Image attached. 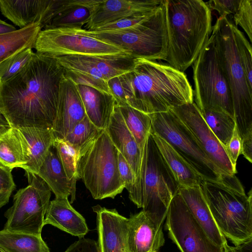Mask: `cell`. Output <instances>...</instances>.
<instances>
[{
	"label": "cell",
	"instance_id": "cell-9",
	"mask_svg": "<svg viewBox=\"0 0 252 252\" xmlns=\"http://www.w3.org/2000/svg\"><path fill=\"white\" fill-rule=\"evenodd\" d=\"M85 31L95 38L127 51L136 58L164 61L167 47L165 0L153 14L133 27L108 31Z\"/></svg>",
	"mask_w": 252,
	"mask_h": 252
},
{
	"label": "cell",
	"instance_id": "cell-47",
	"mask_svg": "<svg viewBox=\"0 0 252 252\" xmlns=\"http://www.w3.org/2000/svg\"><path fill=\"white\" fill-rule=\"evenodd\" d=\"M241 154L250 162H252V132L241 139Z\"/></svg>",
	"mask_w": 252,
	"mask_h": 252
},
{
	"label": "cell",
	"instance_id": "cell-23",
	"mask_svg": "<svg viewBox=\"0 0 252 252\" xmlns=\"http://www.w3.org/2000/svg\"><path fill=\"white\" fill-rule=\"evenodd\" d=\"M51 224L79 238L88 232L84 218L70 205L68 198H55L50 202L44 224Z\"/></svg>",
	"mask_w": 252,
	"mask_h": 252
},
{
	"label": "cell",
	"instance_id": "cell-12",
	"mask_svg": "<svg viewBox=\"0 0 252 252\" xmlns=\"http://www.w3.org/2000/svg\"><path fill=\"white\" fill-rule=\"evenodd\" d=\"M33 48L38 53L55 58L67 55H131L124 49L92 36L82 28L42 30Z\"/></svg>",
	"mask_w": 252,
	"mask_h": 252
},
{
	"label": "cell",
	"instance_id": "cell-27",
	"mask_svg": "<svg viewBox=\"0 0 252 252\" xmlns=\"http://www.w3.org/2000/svg\"><path fill=\"white\" fill-rule=\"evenodd\" d=\"M151 132L162 157L174 175L180 187L200 186L202 178L164 139Z\"/></svg>",
	"mask_w": 252,
	"mask_h": 252
},
{
	"label": "cell",
	"instance_id": "cell-30",
	"mask_svg": "<svg viewBox=\"0 0 252 252\" xmlns=\"http://www.w3.org/2000/svg\"><path fill=\"white\" fill-rule=\"evenodd\" d=\"M0 249L4 252H50L41 235L0 230Z\"/></svg>",
	"mask_w": 252,
	"mask_h": 252
},
{
	"label": "cell",
	"instance_id": "cell-28",
	"mask_svg": "<svg viewBox=\"0 0 252 252\" xmlns=\"http://www.w3.org/2000/svg\"><path fill=\"white\" fill-rule=\"evenodd\" d=\"M26 138L30 150L28 162L21 168L37 174L55 138L51 128L28 127L19 128Z\"/></svg>",
	"mask_w": 252,
	"mask_h": 252
},
{
	"label": "cell",
	"instance_id": "cell-17",
	"mask_svg": "<svg viewBox=\"0 0 252 252\" xmlns=\"http://www.w3.org/2000/svg\"><path fill=\"white\" fill-rule=\"evenodd\" d=\"M96 214L98 246L100 252H128L126 218L114 209L93 206Z\"/></svg>",
	"mask_w": 252,
	"mask_h": 252
},
{
	"label": "cell",
	"instance_id": "cell-11",
	"mask_svg": "<svg viewBox=\"0 0 252 252\" xmlns=\"http://www.w3.org/2000/svg\"><path fill=\"white\" fill-rule=\"evenodd\" d=\"M25 172L29 185L14 195L12 206L4 215L7 221L3 229L41 235L51 190L37 174Z\"/></svg>",
	"mask_w": 252,
	"mask_h": 252
},
{
	"label": "cell",
	"instance_id": "cell-26",
	"mask_svg": "<svg viewBox=\"0 0 252 252\" xmlns=\"http://www.w3.org/2000/svg\"><path fill=\"white\" fill-rule=\"evenodd\" d=\"M76 85L87 116L97 127L106 129L116 104L115 98L111 94L94 88Z\"/></svg>",
	"mask_w": 252,
	"mask_h": 252
},
{
	"label": "cell",
	"instance_id": "cell-34",
	"mask_svg": "<svg viewBox=\"0 0 252 252\" xmlns=\"http://www.w3.org/2000/svg\"><path fill=\"white\" fill-rule=\"evenodd\" d=\"M103 129L94 125L86 116L63 140L71 146L78 155Z\"/></svg>",
	"mask_w": 252,
	"mask_h": 252
},
{
	"label": "cell",
	"instance_id": "cell-43",
	"mask_svg": "<svg viewBox=\"0 0 252 252\" xmlns=\"http://www.w3.org/2000/svg\"><path fill=\"white\" fill-rule=\"evenodd\" d=\"M224 148L233 168L237 170V160L241 151V139L239 135L236 125L230 140Z\"/></svg>",
	"mask_w": 252,
	"mask_h": 252
},
{
	"label": "cell",
	"instance_id": "cell-13",
	"mask_svg": "<svg viewBox=\"0 0 252 252\" xmlns=\"http://www.w3.org/2000/svg\"><path fill=\"white\" fill-rule=\"evenodd\" d=\"M166 218L169 236L181 252H224L196 221L178 192L170 202Z\"/></svg>",
	"mask_w": 252,
	"mask_h": 252
},
{
	"label": "cell",
	"instance_id": "cell-51",
	"mask_svg": "<svg viewBox=\"0 0 252 252\" xmlns=\"http://www.w3.org/2000/svg\"><path fill=\"white\" fill-rule=\"evenodd\" d=\"M0 252H4L0 249Z\"/></svg>",
	"mask_w": 252,
	"mask_h": 252
},
{
	"label": "cell",
	"instance_id": "cell-41",
	"mask_svg": "<svg viewBox=\"0 0 252 252\" xmlns=\"http://www.w3.org/2000/svg\"><path fill=\"white\" fill-rule=\"evenodd\" d=\"M154 12L133 15L104 25L90 31H108L127 29L140 24Z\"/></svg>",
	"mask_w": 252,
	"mask_h": 252
},
{
	"label": "cell",
	"instance_id": "cell-39",
	"mask_svg": "<svg viewBox=\"0 0 252 252\" xmlns=\"http://www.w3.org/2000/svg\"><path fill=\"white\" fill-rule=\"evenodd\" d=\"M234 25L240 26L252 42V0H240L233 14Z\"/></svg>",
	"mask_w": 252,
	"mask_h": 252
},
{
	"label": "cell",
	"instance_id": "cell-31",
	"mask_svg": "<svg viewBox=\"0 0 252 252\" xmlns=\"http://www.w3.org/2000/svg\"><path fill=\"white\" fill-rule=\"evenodd\" d=\"M126 126L143 154L145 142L151 129L149 114L134 109L127 104H117Z\"/></svg>",
	"mask_w": 252,
	"mask_h": 252
},
{
	"label": "cell",
	"instance_id": "cell-24",
	"mask_svg": "<svg viewBox=\"0 0 252 252\" xmlns=\"http://www.w3.org/2000/svg\"><path fill=\"white\" fill-rule=\"evenodd\" d=\"M37 175L43 179L55 195V198H75L76 184L69 180L64 171L54 143L41 165Z\"/></svg>",
	"mask_w": 252,
	"mask_h": 252
},
{
	"label": "cell",
	"instance_id": "cell-46",
	"mask_svg": "<svg viewBox=\"0 0 252 252\" xmlns=\"http://www.w3.org/2000/svg\"><path fill=\"white\" fill-rule=\"evenodd\" d=\"M107 84L111 95L115 98L117 104L126 103V100L125 92L119 76L112 78L107 81Z\"/></svg>",
	"mask_w": 252,
	"mask_h": 252
},
{
	"label": "cell",
	"instance_id": "cell-40",
	"mask_svg": "<svg viewBox=\"0 0 252 252\" xmlns=\"http://www.w3.org/2000/svg\"><path fill=\"white\" fill-rule=\"evenodd\" d=\"M12 169L0 164V208L8 201L16 185L11 171Z\"/></svg>",
	"mask_w": 252,
	"mask_h": 252
},
{
	"label": "cell",
	"instance_id": "cell-5",
	"mask_svg": "<svg viewBox=\"0 0 252 252\" xmlns=\"http://www.w3.org/2000/svg\"><path fill=\"white\" fill-rule=\"evenodd\" d=\"M234 26L227 17H219L212 27L211 34L220 65L230 89L234 118L242 139L252 132V87L240 63Z\"/></svg>",
	"mask_w": 252,
	"mask_h": 252
},
{
	"label": "cell",
	"instance_id": "cell-35",
	"mask_svg": "<svg viewBox=\"0 0 252 252\" xmlns=\"http://www.w3.org/2000/svg\"><path fill=\"white\" fill-rule=\"evenodd\" d=\"M90 16V13L88 8L82 5H74L54 17L43 29L82 28L87 23Z\"/></svg>",
	"mask_w": 252,
	"mask_h": 252
},
{
	"label": "cell",
	"instance_id": "cell-19",
	"mask_svg": "<svg viewBox=\"0 0 252 252\" xmlns=\"http://www.w3.org/2000/svg\"><path fill=\"white\" fill-rule=\"evenodd\" d=\"M165 243L162 226L156 225L142 211L128 219V252H158Z\"/></svg>",
	"mask_w": 252,
	"mask_h": 252
},
{
	"label": "cell",
	"instance_id": "cell-1",
	"mask_svg": "<svg viewBox=\"0 0 252 252\" xmlns=\"http://www.w3.org/2000/svg\"><path fill=\"white\" fill-rule=\"evenodd\" d=\"M65 77L56 58L34 52L19 72L0 81V111L8 124L52 129Z\"/></svg>",
	"mask_w": 252,
	"mask_h": 252
},
{
	"label": "cell",
	"instance_id": "cell-7",
	"mask_svg": "<svg viewBox=\"0 0 252 252\" xmlns=\"http://www.w3.org/2000/svg\"><path fill=\"white\" fill-rule=\"evenodd\" d=\"M118 152L105 129L79 153L78 178L94 199L114 198L125 188L118 170Z\"/></svg>",
	"mask_w": 252,
	"mask_h": 252
},
{
	"label": "cell",
	"instance_id": "cell-36",
	"mask_svg": "<svg viewBox=\"0 0 252 252\" xmlns=\"http://www.w3.org/2000/svg\"><path fill=\"white\" fill-rule=\"evenodd\" d=\"M54 145L67 178L76 184L79 179L77 168V154L71 146L63 140L55 139Z\"/></svg>",
	"mask_w": 252,
	"mask_h": 252
},
{
	"label": "cell",
	"instance_id": "cell-20",
	"mask_svg": "<svg viewBox=\"0 0 252 252\" xmlns=\"http://www.w3.org/2000/svg\"><path fill=\"white\" fill-rule=\"evenodd\" d=\"M105 130L114 145L126 159L134 174L135 183L132 189L128 192L129 194L134 191L139 183L142 154L126 126L117 103Z\"/></svg>",
	"mask_w": 252,
	"mask_h": 252
},
{
	"label": "cell",
	"instance_id": "cell-33",
	"mask_svg": "<svg viewBox=\"0 0 252 252\" xmlns=\"http://www.w3.org/2000/svg\"><path fill=\"white\" fill-rule=\"evenodd\" d=\"M200 111L210 129L224 147L232 136L236 126L234 118L222 111L203 109Z\"/></svg>",
	"mask_w": 252,
	"mask_h": 252
},
{
	"label": "cell",
	"instance_id": "cell-50",
	"mask_svg": "<svg viewBox=\"0 0 252 252\" xmlns=\"http://www.w3.org/2000/svg\"><path fill=\"white\" fill-rule=\"evenodd\" d=\"M7 124V122L5 120V118H4L0 111V125Z\"/></svg>",
	"mask_w": 252,
	"mask_h": 252
},
{
	"label": "cell",
	"instance_id": "cell-8",
	"mask_svg": "<svg viewBox=\"0 0 252 252\" xmlns=\"http://www.w3.org/2000/svg\"><path fill=\"white\" fill-rule=\"evenodd\" d=\"M149 115L151 120V132L169 143L204 181L235 188L240 186L241 183L235 174H225L215 164L171 110Z\"/></svg>",
	"mask_w": 252,
	"mask_h": 252
},
{
	"label": "cell",
	"instance_id": "cell-10",
	"mask_svg": "<svg viewBox=\"0 0 252 252\" xmlns=\"http://www.w3.org/2000/svg\"><path fill=\"white\" fill-rule=\"evenodd\" d=\"M195 103L201 110L224 111L234 117L232 94L211 34L193 63Z\"/></svg>",
	"mask_w": 252,
	"mask_h": 252
},
{
	"label": "cell",
	"instance_id": "cell-22",
	"mask_svg": "<svg viewBox=\"0 0 252 252\" xmlns=\"http://www.w3.org/2000/svg\"><path fill=\"white\" fill-rule=\"evenodd\" d=\"M56 58L64 68L66 76L76 85L89 86L111 94L102 74L86 56L67 55Z\"/></svg>",
	"mask_w": 252,
	"mask_h": 252
},
{
	"label": "cell",
	"instance_id": "cell-3",
	"mask_svg": "<svg viewBox=\"0 0 252 252\" xmlns=\"http://www.w3.org/2000/svg\"><path fill=\"white\" fill-rule=\"evenodd\" d=\"M168 64L184 72L212 32V13L202 0H165Z\"/></svg>",
	"mask_w": 252,
	"mask_h": 252
},
{
	"label": "cell",
	"instance_id": "cell-4",
	"mask_svg": "<svg viewBox=\"0 0 252 252\" xmlns=\"http://www.w3.org/2000/svg\"><path fill=\"white\" fill-rule=\"evenodd\" d=\"M180 186L162 157L150 131L144 146L138 184L129 198L158 226H162Z\"/></svg>",
	"mask_w": 252,
	"mask_h": 252
},
{
	"label": "cell",
	"instance_id": "cell-16",
	"mask_svg": "<svg viewBox=\"0 0 252 252\" xmlns=\"http://www.w3.org/2000/svg\"><path fill=\"white\" fill-rule=\"evenodd\" d=\"M162 0H84L90 13L84 29L93 31L104 25L141 13L156 11Z\"/></svg>",
	"mask_w": 252,
	"mask_h": 252
},
{
	"label": "cell",
	"instance_id": "cell-48",
	"mask_svg": "<svg viewBox=\"0 0 252 252\" xmlns=\"http://www.w3.org/2000/svg\"><path fill=\"white\" fill-rule=\"evenodd\" d=\"M16 28L0 19V34L16 31Z\"/></svg>",
	"mask_w": 252,
	"mask_h": 252
},
{
	"label": "cell",
	"instance_id": "cell-18",
	"mask_svg": "<svg viewBox=\"0 0 252 252\" xmlns=\"http://www.w3.org/2000/svg\"><path fill=\"white\" fill-rule=\"evenodd\" d=\"M86 116L77 85L66 76L61 84L57 113L52 128L55 138L63 140Z\"/></svg>",
	"mask_w": 252,
	"mask_h": 252
},
{
	"label": "cell",
	"instance_id": "cell-32",
	"mask_svg": "<svg viewBox=\"0 0 252 252\" xmlns=\"http://www.w3.org/2000/svg\"><path fill=\"white\" fill-rule=\"evenodd\" d=\"M86 56L95 65L106 82L130 71L136 58L132 55Z\"/></svg>",
	"mask_w": 252,
	"mask_h": 252
},
{
	"label": "cell",
	"instance_id": "cell-49",
	"mask_svg": "<svg viewBox=\"0 0 252 252\" xmlns=\"http://www.w3.org/2000/svg\"><path fill=\"white\" fill-rule=\"evenodd\" d=\"M224 252H242L239 246L231 247L225 243L223 246Z\"/></svg>",
	"mask_w": 252,
	"mask_h": 252
},
{
	"label": "cell",
	"instance_id": "cell-38",
	"mask_svg": "<svg viewBox=\"0 0 252 252\" xmlns=\"http://www.w3.org/2000/svg\"><path fill=\"white\" fill-rule=\"evenodd\" d=\"M239 60L248 82L252 87V49L251 44L237 27L234 28Z\"/></svg>",
	"mask_w": 252,
	"mask_h": 252
},
{
	"label": "cell",
	"instance_id": "cell-37",
	"mask_svg": "<svg viewBox=\"0 0 252 252\" xmlns=\"http://www.w3.org/2000/svg\"><path fill=\"white\" fill-rule=\"evenodd\" d=\"M28 48L9 57L0 64V81H5L19 72L29 62L34 52Z\"/></svg>",
	"mask_w": 252,
	"mask_h": 252
},
{
	"label": "cell",
	"instance_id": "cell-25",
	"mask_svg": "<svg viewBox=\"0 0 252 252\" xmlns=\"http://www.w3.org/2000/svg\"><path fill=\"white\" fill-rule=\"evenodd\" d=\"M30 158L28 142L19 128L0 125V164L13 169L21 167Z\"/></svg>",
	"mask_w": 252,
	"mask_h": 252
},
{
	"label": "cell",
	"instance_id": "cell-21",
	"mask_svg": "<svg viewBox=\"0 0 252 252\" xmlns=\"http://www.w3.org/2000/svg\"><path fill=\"white\" fill-rule=\"evenodd\" d=\"M178 192L191 214L211 241L216 245L223 247L227 241L214 220L200 186L180 187Z\"/></svg>",
	"mask_w": 252,
	"mask_h": 252
},
{
	"label": "cell",
	"instance_id": "cell-42",
	"mask_svg": "<svg viewBox=\"0 0 252 252\" xmlns=\"http://www.w3.org/2000/svg\"><path fill=\"white\" fill-rule=\"evenodd\" d=\"M118 166L119 172L124 183L125 188L129 192L135 185V178L130 165L119 152H118Z\"/></svg>",
	"mask_w": 252,
	"mask_h": 252
},
{
	"label": "cell",
	"instance_id": "cell-45",
	"mask_svg": "<svg viewBox=\"0 0 252 252\" xmlns=\"http://www.w3.org/2000/svg\"><path fill=\"white\" fill-rule=\"evenodd\" d=\"M64 252H100L97 242L95 240L85 238L79 240L71 244Z\"/></svg>",
	"mask_w": 252,
	"mask_h": 252
},
{
	"label": "cell",
	"instance_id": "cell-44",
	"mask_svg": "<svg viewBox=\"0 0 252 252\" xmlns=\"http://www.w3.org/2000/svg\"><path fill=\"white\" fill-rule=\"evenodd\" d=\"M240 0H211L205 2L209 8L218 11L220 17L234 14Z\"/></svg>",
	"mask_w": 252,
	"mask_h": 252
},
{
	"label": "cell",
	"instance_id": "cell-6",
	"mask_svg": "<svg viewBox=\"0 0 252 252\" xmlns=\"http://www.w3.org/2000/svg\"><path fill=\"white\" fill-rule=\"evenodd\" d=\"M200 187L214 220L222 235L235 246L252 242V191L203 181Z\"/></svg>",
	"mask_w": 252,
	"mask_h": 252
},
{
	"label": "cell",
	"instance_id": "cell-29",
	"mask_svg": "<svg viewBox=\"0 0 252 252\" xmlns=\"http://www.w3.org/2000/svg\"><path fill=\"white\" fill-rule=\"evenodd\" d=\"M42 28L39 23L16 31L0 34V64L14 55L28 48H33Z\"/></svg>",
	"mask_w": 252,
	"mask_h": 252
},
{
	"label": "cell",
	"instance_id": "cell-14",
	"mask_svg": "<svg viewBox=\"0 0 252 252\" xmlns=\"http://www.w3.org/2000/svg\"><path fill=\"white\" fill-rule=\"evenodd\" d=\"M182 122L202 149L225 174H236L224 147L210 129L195 103H187L170 109Z\"/></svg>",
	"mask_w": 252,
	"mask_h": 252
},
{
	"label": "cell",
	"instance_id": "cell-15",
	"mask_svg": "<svg viewBox=\"0 0 252 252\" xmlns=\"http://www.w3.org/2000/svg\"><path fill=\"white\" fill-rule=\"evenodd\" d=\"M70 4V0H0V12L20 29L39 23L43 30Z\"/></svg>",
	"mask_w": 252,
	"mask_h": 252
},
{
	"label": "cell",
	"instance_id": "cell-2",
	"mask_svg": "<svg viewBox=\"0 0 252 252\" xmlns=\"http://www.w3.org/2000/svg\"><path fill=\"white\" fill-rule=\"evenodd\" d=\"M119 78L127 104L147 114L194 102L187 75L168 64L135 58L133 68Z\"/></svg>",
	"mask_w": 252,
	"mask_h": 252
}]
</instances>
